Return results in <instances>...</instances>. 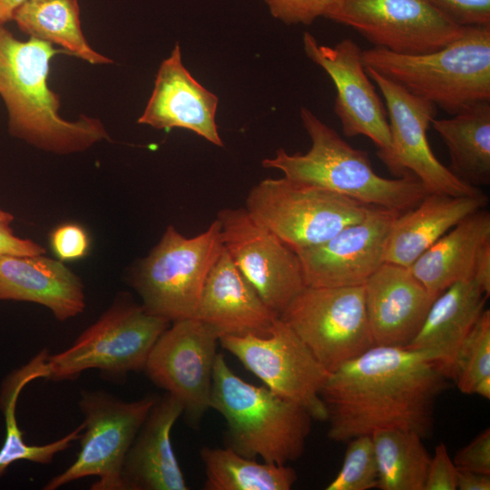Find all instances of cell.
Returning <instances> with one entry per match:
<instances>
[{
  "label": "cell",
  "instance_id": "f1b7e54d",
  "mask_svg": "<svg viewBox=\"0 0 490 490\" xmlns=\"http://www.w3.org/2000/svg\"><path fill=\"white\" fill-rule=\"evenodd\" d=\"M206 490H289L298 479L288 465L246 457L230 447L203 446Z\"/></svg>",
  "mask_w": 490,
  "mask_h": 490
},
{
  "label": "cell",
  "instance_id": "2e32d148",
  "mask_svg": "<svg viewBox=\"0 0 490 490\" xmlns=\"http://www.w3.org/2000/svg\"><path fill=\"white\" fill-rule=\"evenodd\" d=\"M303 49L335 85L334 112L344 135L366 136L378 149V156L387 153L391 137L386 106L367 74L359 45L349 38L335 46L323 45L310 33L305 32Z\"/></svg>",
  "mask_w": 490,
  "mask_h": 490
},
{
  "label": "cell",
  "instance_id": "ac0fdd59",
  "mask_svg": "<svg viewBox=\"0 0 490 490\" xmlns=\"http://www.w3.org/2000/svg\"><path fill=\"white\" fill-rule=\"evenodd\" d=\"M375 346L406 348L419 331L436 296L409 267L383 263L364 284Z\"/></svg>",
  "mask_w": 490,
  "mask_h": 490
},
{
  "label": "cell",
  "instance_id": "4dcf8cb0",
  "mask_svg": "<svg viewBox=\"0 0 490 490\" xmlns=\"http://www.w3.org/2000/svg\"><path fill=\"white\" fill-rule=\"evenodd\" d=\"M489 376L490 311L485 309L459 348L453 380L462 393L473 394L477 382Z\"/></svg>",
  "mask_w": 490,
  "mask_h": 490
},
{
  "label": "cell",
  "instance_id": "484cf974",
  "mask_svg": "<svg viewBox=\"0 0 490 490\" xmlns=\"http://www.w3.org/2000/svg\"><path fill=\"white\" fill-rule=\"evenodd\" d=\"M47 349L41 350L29 362L12 371L5 377L0 389V408L5 417V436L0 448V477L8 467L18 461H29L36 464H50L54 456L71 446L80 438L83 423L69 434L44 445H29L24 439L16 419V406L23 388L37 378H46Z\"/></svg>",
  "mask_w": 490,
  "mask_h": 490
},
{
  "label": "cell",
  "instance_id": "9c48e42d",
  "mask_svg": "<svg viewBox=\"0 0 490 490\" xmlns=\"http://www.w3.org/2000/svg\"><path fill=\"white\" fill-rule=\"evenodd\" d=\"M158 397L125 402L102 390H83L79 407L83 433L75 461L52 477L44 490L96 476L93 490H123L122 473L127 452Z\"/></svg>",
  "mask_w": 490,
  "mask_h": 490
},
{
  "label": "cell",
  "instance_id": "ab89813d",
  "mask_svg": "<svg viewBox=\"0 0 490 490\" xmlns=\"http://www.w3.org/2000/svg\"><path fill=\"white\" fill-rule=\"evenodd\" d=\"M474 280L480 286L485 295H490V245H487L479 255L473 275Z\"/></svg>",
  "mask_w": 490,
  "mask_h": 490
},
{
  "label": "cell",
  "instance_id": "d6a6232c",
  "mask_svg": "<svg viewBox=\"0 0 490 490\" xmlns=\"http://www.w3.org/2000/svg\"><path fill=\"white\" fill-rule=\"evenodd\" d=\"M270 14L287 24H311L317 18L331 20L341 0H263Z\"/></svg>",
  "mask_w": 490,
  "mask_h": 490
},
{
  "label": "cell",
  "instance_id": "30bf717a",
  "mask_svg": "<svg viewBox=\"0 0 490 490\" xmlns=\"http://www.w3.org/2000/svg\"><path fill=\"white\" fill-rule=\"evenodd\" d=\"M279 317L330 373L375 346L364 285L306 286Z\"/></svg>",
  "mask_w": 490,
  "mask_h": 490
},
{
  "label": "cell",
  "instance_id": "8992f818",
  "mask_svg": "<svg viewBox=\"0 0 490 490\" xmlns=\"http://www.w3.org/2000/svg\"><path fill=\"white\" fill-rule=\"evenodd\" d=\"M170 323L129 298H118L69 348L49 354L46 379L72 380L88 369L120 379L143 370L153 345Z\"/></svg>",
  "mask_w": 490,
  "mask_h": 490
},
{
  "label": "cell",
  "instance_id": "8d00e7d4",
  "mask_svg": "<svg viewBox=\"0 0 490 490\" xmlns=\"http://www.w3.org/2000/svg\"><path fill=\"white\" fill-rule=\"evenodd\" d=\"M457 467L450 458L445 443L440 442L430 457L424 490H456Z\"/></svg>",
  "mask_w": 490,
  "mask_h": 490
},
{
  "label": "cell",
  "instance_id": "b9f144b4",
  "mask_svg": "<svg viewBox=\"0 0 490 490\" xmlns=\"http://www.w3.org/2000/svg\"><path fill=\"white\" fill-rule=\"evenodd\" d=\"M473 394H477L485 399L490 398V376L477 382L473 389Z\"/></svg>",
  "mask_w": 490,
  "mask_h": 490
},
{
  "label": "cell",
  "instance_id": "277c9868",
  "mask_svg": "<svg viewBox=\"0 0 490 490\" xmlns=\"http://www.w3.org/2000/svg\"><path fill=\"white\" fill-rule=\"evenodd\" d=\"M366 68L450 114L490 101V24L463 26L446 45L426 54H401L373 47L362 50Z\"/></svg>",
  "mask_w": 490,
  "mask_h": 490
},
{
  "label": "cell",
  "instance_id": "7c38bea8",
  "mask_svg": "<svg viewBox=\"0 0 490 490\" xmlns=\"http://www.w3.org/2000/svg\"><path fill=\"white\" fill-rule=\"evenodd\" d=\"M366 71L385 100L391 148L378 157L389 171L398 177L414 175L428 193L451 196L482 193L478 187L456 176L433 153L426 132L436 115V106L377 71L371 68H366Z\"/></svg>",
  "mask_w": 490,
  "mask_h": 490
},
{
  "label": "cell",
  "instance_id": "f35d334b",
  "mask_svg": "<svg viewBox=\"0 0 490 490\" xmlns=\"http://www.w3.org/2000/svg\"><path fill=\"white\" fill-rule=\"evenodd\" d=\"M456 489L489 490L490 475L457 469Z\"/></svg>",
  "mask_w": 490,
  "mask_h": 490
},
{
  "label": "cell",
  "instance_id": "d6986e66",
  "mask_svg": "<svg viewBox=\"0 0 490 490\" xmlns=\"http://www.w3.org/2000/svg\"><path fill=\"white\" fill-rule=\"evenodd\" d=\"M217 107L218 97L196 81L183 65L177 44L160 65L152 93L138 122L160 130H190L222 147L215 120Z\"/></svg>",
  "mask_w": 490,
  "mask_h": 490
},
{
  "label": "cell",
  "instance_id": "ffe728a7",
  "mask_svg": "<svg viewBox=\"0 0 490 490\" xmlns=\"http://www.w3.org/2000/svg\"><path fill=\"white\" fill-rule=\"evenodd\" d=\"M279 317L236 268L223 246L205 279L194 318L221 337L267 335Z\"/></svg>",
  "mask_w": 490,
  "mask_h": 490
},
{
  "label": "cell",
  "instance_id": "74e56055",
  "mask_svg": "<svg viewBox=\"0 0 490 490\" xmlns=\"http://www.w3.org/2000/svg\"><path fill=\"white\" fill-rule=\"evenodd\" d=\"M14 216L0 208V257L5 255L34 256L44 253L38 243L14 234L11 223Z\"/></svg>",
  "mask_w": 490,
  "mask_h": 490
},
{
  "label": "cell",
  "instance_id": "9a60e30c",
  "mask_svg": "<svg viewBox=\"0 0 490 490\" xmlns=\"http://www.w3.org/2000/svg\"><path fill=\"white\" fill-rule=\"evenodd\" d=\"M331 21L352 27L374 47L401 54L436 51L463 30L428 0H341Z\"/></svg>",
  "mask_w": 490,
  "mask_h": 490
},
{
  "label": "cell",
  "instance_id": "3957f363",
  "mask_svg": "<svg viewBox=\"0 0 490 490\" xmlns=\"http://www.w3.org/2000/svg\"><path fill=\"white\" fill-rule=\"evenodd\" d=\"M300 118L311 141L309 150L289 154L280 148L262 161L263 167L279 170L290 181L399 213L416 207L428 193L412 174L379 176L366 152L352 147L309 109H300Z\"/></svg>",
  "mask_w": 490,
  "mask_h": 490
},
{
  "label": "cell",
  "instance_id": "f546056e",
  "mask_svg": "<svg viewBox=\"0 0 490 490\" xmlns=\"http://www.w3.org/2000/svg\"><path fill=\"white\" fill-rule=\"evenodd\" d=\"M382 490H424L430 456L420 435L402 429L371 434Z\"/></svg>",
  "mask_w": 490,
  "mask_h": 490
},
{
  "label": "cell",
  "instance_id": "6da1fadb",
  "mask_svg": "<svg viewBox=\"0 0 490 490\" xmlns=\"http://www.w3.org/2000/svg\"><path fill=\"white\" fill-rule=\"evenodd\" d=\"M448 378L423 355L400 347L374 346L332 372L320 396L328 409V436L347 442L379 429L433 427L437 397Z\"/></svg>",
  "mask_w": 490,
  "mask_h": 490
},
{
  "label": "cell",
  "instance_id": "8fae6325",
  "mask_svg": "<svg viewBox=\"0 0 490 490\" xmlns=\"http://www.w3.org/2000/svg\"><path fill=\"white\" fill-rule=\"evenodd\" d=\"M219 343L273 393L302 407L312 419L327 421L320 393L331 373L280 317L267 335H226Z\"/></svg>",
  "mask_w": 490,
  "mask_h": 490
},
{
  "label": "cell",
  "instance_id": "7402d4cb",
  "mask_svg": "<svg viewBox=\"0 0 490 490\" xmlns=\"http://www.w3.org/2000/svg\"><path fill=\"white\" fill-rule=\"evenodd\" d=\"M488 298L474 279L454 283L436 298L406 348L423 355L453 380L459 348L485 309Z\"/></svg>",
  "mask_w": 490,
  "mask_h": 490
},
{
  "label": "cell",
  "instance_id": "d590c367",
  "mask_svg": "<svg viewBox=\"0 0 490 490\" xmlns=\"http://www.w3.org/2000/svg\"><path fill=\"white\" fill-rule=\"evenodd\" d=\"M453 462L457 469L490 475V429L485 428L459 449Z\"/></svg>",
  "mask_w": 490,
  "mask_h": 490
},
{
  "label": "cell",
  "instance_id": "83f0119b",
  "mask_svg": "<svg viewBox=\"0 0 490 490\" xmlns=\"http://www.w3.org/2000/svg\"><path fill=\"white\" fill-rule=\"evenodd\" d=\"M77 0H25L14 13L19 29L44 42L54 43L69 54L91 64H111L98 54L83 34Z\"/></svg>",
  "mask_w": 490,
  "mask_h": 490
},
{
  "label": "cell",
  "instance_id": "4fadbf2b",
  "mask_svg": "<svg viewBox=\"0 0 490 490\" xmlns=\"http://www.w3.org/2000/svg\"><path fill=\"white\" fill-rule=\"evenodd\" d=\"M219 338L197 318L172 322L156 340L143 368L157 387L180 402L192 426L211 408Z\"/></svg>",
  "mask_w": 490,
  "mask_h": 490
},
{
  "label": "cell",
  "instance_id": "e0dca14e",
  "mask_svg": "<svg viewBox=\"0 0 490 490\" xmlns=\"http://www.w3.org/2000/svg\"><path fill=\"white\" fill-rule=\"evenodd\" d=\"M398 214L371 206L361 220L320 244L297 251L306 286L364 285L385 263L388 235Z\"/></svg>",
  "mask_w": 490,
  "mask_h": 490
},
{
  "label": "cell",
  "instance_id": "60d3db41",
  "mask_svg": "<svg viewBox=\"0 0 490 490\" xmlns=\"http://www.w3.org/2000/svg\"><path fill=\"white\" fill-rule=\"evenodd\" d=\"M25 0H0V24H5L13 18L15 11Z\"/></svg>",
  "mask_w": 490,
  "mask_h": 490
},
{
  "label": "cell",
  "instance_id": "44dd1931",
  "mask_svg": "<svg viewBox=\"0 0 490 490\" xmlns=\"http://www.w3.org/2000/svg\"><path fill=\"white\" fill-rule=\"evenodd\" d=\"M180 402L166 393L157 398L123 463V490H188L171 433L182 415Z\"/></svg>",
  "mask_w": 490,
  "mask_h": 490
},
{
  "label": "cell",
  "instance_id": "4316f807",
  "mask_svg": "<svg viewBox=\"0 0 490 490\" xmlns=\"http://www.w3.org/2000/svg\"><path fill=\"white\" fill-rule=\"evenodd\" d=\"M447 147L451 172L478 187L490 183V101L475 103L431 123Z\"/></svg>",
  "mask_w": 490,
  "mask_h": 490
},
{
  "label": "cell",
  "instance_id": "d4e9b609",
  "mask_svg": "<svg viewBox=\"0 0 490 490\" xmlns=\"http://www.w3.org/2000/svg\"><path fill=\"white\" fill-rule=\"evenodd\" d=\"M490 245V213L485 208L468 215L443 235L409 267L435 296L454 283L473 279L477 259Z\"/></svg>",
  "mask_w": 490,
  "mask_h": 490
},
{
  "label": "cell",
  "instance_id": "52a82bcc",
  "mask_svg": "<svg viewBox=\"0 0 490 490\" xmlns=\"http://www.w3.org/2000/svg\"><path fill=\"white\" fill-rule=\"evenodd\" d=\"M222 249L217 219L194 237L168 226L132 274L143 308L170 322L194 318L205 279Z\"/></svg>",
  "mask_w": 490,
  "mask_h": 490
},
{
  "label": "cell",
  "instance_id": "1f68e13d",
  "mask_svg": "<svg viewBox=\"0 0 490 490\" xmlns=\"http://www.w3.org/2000/svg\"><path fill=\"white\" fill-rule=\"evenodd\" d=\"M344 461L326 490H368L377 487L378 470L371 435L348 440Z\"/></svg>",
  "mask_w": 490,
  "mask_h": 490
},
{
  "label": "cell",
  "instance_id": "603a6c76",
  "mask_svg": "<svg viewBox=\"0 0 490 490\" xmlns=\"http://www.w3.org/2000/svg\"><path fill=\"white\" fill-rule=\"evenodd\" d=\"M0 300L34 302L60 321L85 308L83 285L61 261L42 255L0 257Z\"/></svg>",
  "mask_w": 490,
  "mask_h": 490
},
{
  "label": "cell",
  "instance_id": "e575fe53",
  "mask_svg": "<svg viewBox=\"0 0 490 490\" xmlns=\"http://www.w3.org/2000/svg\"><path fill=\"white\" fill-rule=\"evenodd\" d=\"M456 24H490V0H428Z\"/></svg>",
  "mask_w": 490,
  "mask_h": 490
},
{
  "label": "cell",
  "instance_id": "7a4b0ae2",
  "mask_svg": "<svg viewBox=\"0 0 490 490\" xmlns=\"http://www.w3.org/2000/svg\"><path fill=\"white\" fill-rule=\"evenodd\" d=\"M58 53L49 42H22L0 24V95L10 133L45 151L71 153L109 137L97 119L60 117L59 97L47 85L50 59Z\"/></svg>",
  "mask_w": 490,
  "mask_h": 490
},
{
  "label": "cell",
  "instance_id": "836d02e7",
  "mask_svg": "<svg viewBox=\"0 0 490 490\" xmlns=\"http://www.w3.org/2000/svg\"><path fill=\"white\" fill-rule=\"evenodd\" d=\"M50 243L60 260H76L87 254L90 239L81 225L70 222L61 224L52 231Z\"/></svg>",
  "mask_w": 490,
  "mask_h": 490
},
{
  "label": "cell",
  "instance_id": "ba28073f",
  "mask_svg": "<svg viewBox=\"0 0 490 490\" xmlns=\"http://www.w3.org/2000/svg\"><path fill=\"white\" fill-rule=\"evenodd\" d=\"M371 206L338 193L267 178L251 188L245 209L295 252L320 244L365 218Z\"/></svg>",
  "mask_w": 490,
  "mask_h": 490
},
{
  "label": "cell",
  "instance_id": "cb8c5ba5",
  "mask_svg": "<svg viewBox=\"0 0 490 490\" xmlns=\"http://www.w3.org/2000/svg\"><path fill=\"white\" fill-rule=\"evenodd\" d=\"M487 202L483 192L473 196L427 193L416 207L396 218L386 246L385 262L410 267L443 235Z\"/></svg>",
  "mask_w": 490,
  "mask_h": 490
},
{
  "label": "cell",
  "instance_id": "5b68a950",
  "mask_svg": "<svg viewBox=\"0 0 490 490\" xmlns=\"http://www.w3.org/2000/svg\"><path fill=\"white\" fill-rule=\"evenodd\" d=\"M211 408L226 420L225 446L241 456L288 465L305 450L311 416L267 387L244 381L220 353L213 368Z\"/></svg>",
  "mask_w": 490,
  "mask_h": 490
},
{
  "label": "cell",
  "instance_id": "5bb4252c",
  "mask_svg": "<svg viewBox=\"0 0 490 490\" xmlns=\"http://www.w3.org/2000/svg\"><path fill=\"white\" fill-rule=\"evenodd\" d=\"M217 220L232 262L265 304L280 316L306 287L299 256L245 208L222 209Z\"/></svg>",
  "mask_w": 490,
  "mask_h": 490
}]
</instances>
